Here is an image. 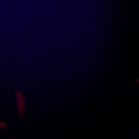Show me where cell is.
<instances>
[{
	"label": "cell",
	"instance_id": "cell-1",
	"mask_svg": "<svg viewBox=\"0 0 139 139\" xmlns=\"http://www.w3.org/2000/svg\"><path fill=\"white\" fill-rule=\"evenodd\" d=\"M15 99H16V102H17L19 114L22 117L23 116V112L25 111L26 107H25V103H24V96L21 93L20 91H18L15 93Z\"/></svg>",
	"mask_w": 139,
	"mask_h": 139
},
{
	"label": "cell",
	"instance_id": "cell-2",
	"mask_svg": "<svg viewBox=\"0 0 139 139\" xmlns=\"http://www.w3.org/2000/svg\"><path fill=\"white\" fill-rule=\"evenodd\" d=\"M0 127H2V129H6V127H7V124L4 123V122H0Z\"/></svg>",
	"mask_w": 139,
	"mask_h": 139
}]
</instances>
